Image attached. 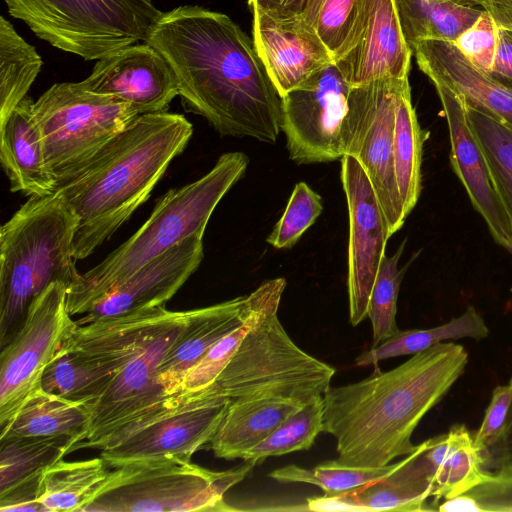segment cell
Here are the masks:
<instances>
[{"instance_id":"4","label":"cell","mask_w":512,"mask_h":512,"mask_svg":"<svg viewBox=\"0 0 512 512\" xmlns=\"http://www.w3.org/2000/svg\"><path fill=\"white\" fill-rule=\"evenodd\" d=\"M248 162L242 152L222 154L204 176L166 192L130 238L67 289L69 314H86L99 299L149 261L188 237L203 236L214 209L243 176Z\"/></svg>"},{"instance_id":"10","label":"cell","mask_w":512,"mask_h":512,"mask_svg":"<svg viewBox=\"0 0 512 512\" xmlns=\"http://www.w3.org/2000/svg\"><path fill=\"white\" fill-rule=\"evenodd\" d=\"M231 399L203 390L174 397L166 406L113 433L99 447L112 468L160 457L191 460L217 431Z\"/></svg>"},{"instance_id":"16","label":"cell","mask_w":512,"mask_h":512,"mask_svg":"<svg viewBox=\"0 0 512 512\" xmlns=\"http://www.w3.org/2000/svg\"><path fill=\"white\" fill-rule=\"evenodd\" d=\"M341 179L349 215V317L356 326L368 315L370 294L391 236L369 177L354 157L341 158Z\"/></svg>"},{"instance_id":"26","label":"cell","mask_w":512,"mask_h":512,"mask_svg":"<svg viewBox=\"0 0 512 512\" xmlns=\"http://www.w3.org/2000/svg\"><path fill=\"white\" fill-rule=\"evenodd\" d=\"M89 421L87 405L40 388L25 401L14 418L0 429V439L68 436L75 445L83 439Z\"/></svg>"},{"instance_id":"46","label":"cell","mask_w":512,"mask_h":512,"mask_svg":"<svg viewBox=\"0 0 512 512\" xmlns=\"http://www.w3.org/2000/svg\"><path fill=\"white\" fill-rule=\"evenodd\" d=\"M43 472L25 478L0 492V511L47 512L40 502Z\"/></svg>"},{"instance_id":"41","label":"cell","mask_w":512,"mask_h":512,"mask_svg":"<svg viewBox=\"0 0 512 512\" xmlns=\"http://www.w3.org/2000/svg\"><path fill=\"white\" fill-rule=\"evenodd\" d=\"M465 58L479 70L489 73L498 46V25L483 9L479 18L453 42Z\"/></svg>"},{"instance_id":"18","label":"cell","mask_w":512,"mask_h":512,"mask_svg":"<svg viewBox=\"0 0 512 512\" xmlns=\"http://www.w3.org/2000/svg\"><path fill=\"white\" fill-rule=\"evenodd\" d=\"M432 83L445 114L454 171L494 240L512 254V223L497 191L485 154L468 123L464 102L441 82Z\"/></svg>"},{"instance_id":"11","label":"cell","mask_w":512,"mask_h":512,"mask_svg":"<svg viewBox=\"0 0 512 512\" xmlns=\"http://www.w3.org/2000/svg\"><path fill=\"white\" fill-rule=\"evenodd\" d=\"M189 311L167 310L103 394L88 405L90 421L72 451L97 448L120 428L169 404L159 380L161 362L188 320Z\"/></svg>"},{"instance_id":"13","label":"cell","mask_w":512,"mask_h":512,"mask_svg":"<svg viewBox=\"0 0 512 512\" xmlns=\"http://www.w3.org/2000/svg\"><path fill=\"white\" fill-rule=\"evenodd\" d=\"M67 285L51 283L28 308L21 328L1 348L0 429L41 388L42 374L76 325L67 309Z\"/></svg>"},{"instance_id":"2","label":"cell","mask_w":512,"mask_h":512,"mask_svg":"<svg viewBox=\"0 0 512 512\" xmlns=\"http://www.w3.org/2000/svg\"><path fill=\"white\" fill-rule=\"evenodd\" d=\"M468 363L454 342L434 345L388 371L324 393L323 432L336 439L338 460L382 467L412 453L421 419L448 393Z\"/></svg>"},{"instance_id":"31","label":"cell","mask_w":512,"mask_h":512,"mask_svg":"<svg viewBox=\"0 0 512 512\" xmlns=\"http://www.w3.org/2000/svg\"><path fill=\"white\" fill-rule=\"evenodd\" d=\"M114 376L113 372L72 349L63 339L42 374L41 388L88 406L103 394Z\"/></svg>"},{"instance_id":"51","label":"cell","mask_w":512,"mask_h":512,"mask_svg":"<svg viewBox=\"0 0 512 512\" xmlns=\"http://www.w3.org/2000/svg\"><path fill=\"white\" fill-rule=\"evenodd\" d=\"M454 1L464 4V5H467V6H471V7H475V6L483 7V5L485 4V2L487 0H454Z\"/></svg>"},{"instance_id":"21","label":"cell","mask_w":512,"mask_h":512,"mask_svg":"<svg viewBox=\"0 0 512 512\" xmlns=\"http://www.w3.org/2000/svg\"><path fill=\"white\" fill-rule=\"evenodd\" d=\"M252 12L255 49L281 97L334 63L313 27Z\"/></svg>"},{"instance_id":"14","label":"cell","mask_w":512,"mask_h":512,"mask_svg":"<svg viewBox=\"0 0 512 512\" xmlns=\"http://www.w3.org/2000/svg\"><path fill=\"white\" fill-rule=\"evenodd\" d=\"M351 87L334 63L281 97V131L298 164L343 157V127Z\"/></svg>"},{"instance_id":"6","label":"cell","mask_w":512,"mask_h":512,"mask_svg":"<svg viewBox=\"0 0 512 512\" xmlns=\"http://www.w3.org/2000/svg\"><path fill=\"white\" fill-rule=\"evenodd\" d=\"M284 289L268 300L234 354L207 388L233 400L276 398L306 404L323 396L335 369L299 348L278 318ZM206 390V389H205Z\"/></svg>"},{"instance_id":"19","label":"cell","mask_w":512,"mask_h":512,"mask_svg":"<svg viewBox=\"0 0 512 512\" xmlns=\"http://www.w3.org/2000/svg\"><path fill=\"white\" fill-rule=\"evenodd\" d=\"M203 236L194 235L146 263L111 289L76 324L165 306L202 262Z\"/></svg>"},{"instance_id":"15","label":"cell","mask_w":512,"mask_h":512,"mask_svg":"<svg viewBox=\"0 0 512 512\" xmlns=\"http://www.w3.org/2000/svg\"><path fill=\"white\" fill-rule=\"evenodd\" d=\"M412 54L395 0H357L350 30L333 62L354 87L408 77Z\"/></svg>"},{"instance_id":"29","label":"cell","mask_w":512,"mask_h":512,"mask_svg":"<svg viewBox=\"0 0 512 512\" xmlns=\"http://www.w3.org/2000/svg\"><path fill=\"white\" fill-rule=\"evenodd\" d=\"M424 132L418 123L406 78L397 94L393 135V163L398 191L406 215L421 192V162Z\"/></svg>"},{"instance_id":"28","label":"cell","mask_w":512,"mask_h":512,"mask_svg":"<svg viewBox=\"0 0 512 512\" xmlns=\"http://www.w3.org/2000/svg\"><path fill=\"white\" fill-rule=\"evenodd\" d=\"M395 3L411 51L427 40L453 43L483 12L454 0H395Z\"/></svg>"},{"instance_id":"3","label":"cell","mask_w":512,"mask_h":512,"mask_svg":"<svg viewBox=\"0 0 512 512\" xmlns=\"http://www.w3.org/2000/svg\"><path fill=\"white\" fill-rule=\"evenodd\" d=\"M192 134L181 114H141L58 186L78 219L76 260L90 256L146 202Z\"/></svg>"},{"instance_id":"38","label":"cell","mask_w":512,"mask_h":512,"mask_svg":"<svg viewBox=\"0 0 512 512\" xmlns=\"http://www.w3.org/2000/svg\"><path fill=\"white\" fill-rule=\"evenodd\" d=\"M397 466L398 462L382 467L354 466L336 459L310 469L291 464L274 470L270 477L284 483L313 484L323 490L324 496H335L382 478Z\"/></svg>"},{"instance_id":"1","label":"cell","mask_w":512,"mask_h":512,"mask_svg":"<svg viewBox=\"0 0 512 512\" xmlns=\"http://www.w3.org/2000/svg\"><path fill=\"white\" fill-rule=\"evenodd\" d=\"M144 42L167 61L186 111L223 136L277 141L281 96L253 40L228 15L178 6L161 13Z\"/></svg>"},{"instance_id":"24","label":"cell","mask_w":512,"mask_h":512,"mask_svg":"<svg viewBox=\"0 0 512 512\" xmlns=\"http://www.w3.org/2000/svg\"><path fill=\"white\" fill-rule=\"evenodd\" d=\"M33 104L27 95L0 123V162L12 192L43 197L58 185L46 164Z\"/></svg>"},{"instance_id":"36","label":"cell","mask_w":512,"mask_h":512,"mask_svg":"<svg viewBox=\"0 0 512 512\" xmlns=\"http://www.w3.org/2000/svg\"><path fill=\"white\" fill-rule=\"evenodd\" d=\"M285 287L286 280L282 277L266 281L258 287L259 298L249 317L215 343L186 373L175 397L190 396L210 387L253 326L268 300L275 292Z\"/></svg>"},{"instance_id":"17","label":"cell","mask_w":512,"mask_h":512,"mask_svg":"<svg viewBox=\"0 0 512 512\" xmlns=\"http://www.w3.org/2000/svg\"><path fill=\"white\" fill-rule=\"evenodd\" d=\"M81 85L95 94L128 103L140 114L167 112L179 96L165 58L150 44L135 43L96 60Z\"/></svg>"},{"instance_id":"39","label":"cell","mask_w":512,"mask_h":512,"mask_svg":"<svg viewBox=\"0 0 512 512\" xmlns=\"http://www.w3.org/2000/svg\"><path fill=\"white\" fill-rule=\"evenodd\" d=\"M404 247L405 241L392 256L385 255L377 272L369 298L367 315L372 325V346L378 345L399 330L396 323L398 294L407 267L411 262L402 269L398 268Z\"/></svg>"},{"instance_id":"50","label":"cell","mask_w":512,"mask_h":512,"mask_svg":"<svg viewBox=\"0 0 512 512\" xmlns=\"http://www.w3.org/2000/svg\"><path fill=\"white\" fill-rule=\"evenodd\" d=\"M436 509L443 512H480L477 502L466 493L445 499L443 502L439 503Z\"/></svg>"},{"instance_id":"34","label":"cell","mask_w":512,"mask_h":512,"mask_svg":"<svg viewBox=\"0 0 512 512\" xmlns=\"http://www.w3.org/2000/svg\"><path fill=\"white\" fill-rule=\"evenodd\" d=\"M72 445L68 436L0 439V492L63 459Z\"/></svg>"},{"instance_id":"45","label":"cell","mask_w":512,"mask_h":512,"mask_svg":"<svg viewBox=\"0 0 512 512\" xmlns=\"http://www.w3.org/2000/svg\"><path fill=\"white\" fill-rule=\"evenodd\" d=\"M323 0H248L252 11L281 23H305L313 27Z\"/></svg>"},{"instance_id":"48","label":"cell","mask_w":512,"mask_h":512,"mask_svg":"<svg viewBox=\"0 0 512 512\" xmlns=\"http://www.w3.org/2000/svg\"><path fill=\"white\" fill-rule=\"evenodd\" d=\"M512 90V29L498 26V46L493 67L487 73Z\"/></svg>"},{"instance_id":"20","label":"cell","mask_w":512,"mask_h":512,"mask_svg":"<svg viewBox=\"0 0 512 512\" xmlns=\"http://www.w3.org/2000/svg\"><path fill=\"white\" fill-rule=\"evenodd\" d=\"M426 441L398 462L388 475L335 496L307 499L317 512L426 511L435 469L426 453Z\"/></svg>"},{"instance_id":"9","label":"cell","mask_w":512,"mask_h":512,"mask_svg":"<svg viewBox=\"0 0 512 512\" xmlns=\"http://www.w3.org/2000/svg\"><path fill=\"white\" fill-rule=\"evenodd\" d=\"M33 112L58 186L141 115L132 105L90 92L80 82L53 84L34 101Z\"/></svg>"},{"instance_id":"8","label":"cell","mask_w":512,"mask_h":512,"mask_svg":"<svg viewBox=\"0 0 512 512\" xmlns=\"http://www.w3.org/2000/svg\"><path fill=\"white\" fill-rule=\"evenodd\" d=\"M40 39L84 60H98L145 39L161 15L152 0H3Z\"/></svg>"},{"instance_id":"43","label":"cell","mask_w":512,"mask_h":512,"mask_svg":"<svg viewBox=\"0 0 512 512\" xmlns=\"http://www.w3.org/2000/svg\"><path fill=\"white\" fill-rule=\"evenodd\" d=\"M480 512H512V468L487 471L483 481L466 492Z\"/></svg>"},{"instance_id":"5","label":"cell","mask_w":512,"mask_h":512,"mask_svg":"<svg viewBox=\"0 0 512 512\" xmlns=\"http://www.w3.org/2000/svg\"><path fill=\"white\" fill-rule=\"evenodd\" d=\"M78 219L63 195L30 197L0 229V346L24 323L51 283L76 284L73 239ZM67 288V289H68Z\"/></svg>"},{"instance_id":"23","label":"cell","mask_w":512,"mask_h":512,"mask_svg":"<svg viewBox=\"0 0 512 512\" xmlns=\"http://www.w3.org/2000/svg\"><path fill=\"white\" fill-rule=\"evenodd\" d=\"M412 52L431 82H441L512 129V90L471 64L452 42L427 40Z\"/></svg>"},{"instance_id":"27","label":"cell","mask_w":512,"mask_h":512,"mask_svg":"<svg viewBox=\"0 0 512 512\" xmlns=\"http://www.w3.org/2000/svg\"><path fill=\"white\" fill-rule=\"evenodd\" d=\"M109 467L102 457L55 462L43 471L40 502L47 512H83L103 488Z\"/></svg>"},{"instance_id":"25","label":"cell","mask_w":512,"mask_h":512,"mask_svg":"<svg viewBox=\"0 0 512 512\" xmlns=\"http://www.w3.org/2000/svg\"><path fill=\"white\" fill-rule=\"evenodd\" d=\"M303 404L276 398L231 401L209 447L226 460L243 459L286 417Z\"/></svg>"},{"instance_id":"47","label":"cell","mask_w":512,"mask_h":512,"mask_svg":"<svg viewBox=\"0 0 512 512\" xmlns=\"http://www.w3.org/2000/svg\"><path fill=\"white\" fill-rule=\"evenodd\" d=\"M512 384V377L509 381ZM482 467L487 471L512 468V399L506 421L498 438L481 452Z\"/></svg>"},{"instance_id":"30","label":"cell","mask_w":512,"mask_h":512,"mask_svg":"<svg viewBox=\"0 0 512 512\" xmlns=\"http://www.w3.org/2000/svg\"><path fill=\"white\" fill-rule=\"evenodd\" d=\"M489 329L482 316L473 306L442 325L427 329L398 330L376 346L362 352L356 359L357 366L377 364L385 359L415 355L434 345L448 340L470 338L481 340L488 336Z\"/></svg>"},{"instance_id":"42","label":"cell","mask_w":512,"mask_h":512,"mask_svg":"<svg viewBox=\"0 0 512 512\" xmlns=\"http://www.w3.org/2000/svg\"><path fill=\"white\" fill-rule=\"evenodd\" d=\"M357 0H323L313 28L332 58L350 30Z\"/></svg>"},{"instance_id":"32","label":"cell","mask_w":512,"mask_h":512,"mask_svg":"<svg viewBox=\"0 0 512 512\" xmlns=\"http://www.w3.org/2000/svg\"><path fill=\"white\" fill-rule=\"evenodd\" d=\"M34 46L0 16V123L27 96L42 67Z\"/></svg>"},{"instance_id":"7","label":"cell","mask_w":512,"mask_h":512,"mask_svg":"<svg viewBox=\"0 0 512 512\" xmlns=\"http://www.w3.org/2000/svg\"><path fill=\"white\" fill-rule=\"evenodd\" d=\"M212 471L191 460L160 457L114 468L83 512H192L235 510L224 494L253 467L246 462Z\"/></svg>"},{"instance_id":"35","label":"cell","mask_w":512,"mask_h":512,"mask_svg":"<svg viewBox=\"0 0 512 512\" xmlns=\"http://www.w3.org/2000/svg\"><path fill=\"white\" fill-rule=\"evenodd\" d=\"M463 102L470 128L485 154L512 223V129L483 108L465 100Z\"/></svg>"},{"instance_id":"44","label":"cell","mask_w":512,"mask_h":512,"mask_svg":"<svg viewBox=\"0 0 512 512\" xmlns=\"http://www.w3.org/2000/svg\"><path fill=\"white\" fill-rule=\"evenodd\" d=\"M512 399V384L498 385L492 391L490 403L483 421L473 435L475 447L480 451L488 448L500 435L506 421Z\"/></svg>"},{"instance_id":"49","label":"cell","mask_w":512,"mask_h":512,"mask_svg":"<svg viewBox=\"0 0 512 512\" xmlns=\"http://www.w3.org/2000/svg\"><path fill=\"white\" fill-rule=\"evenodd\" d=\"M499 27L512 29V0H487L483 5Z\"/></svg>"},{"instance_id":"12","label":"cell","mask_w":512,"mask_h":512,"mask_svg":"<svg viewBox=\"0 0 512 512\" xmlns=\"http://www.w3.org/2000/svg\"><path fill=\"white\" fill-rule=\"evenodd\" d=\"M406 78L378 79L351 87L343 127V156L354 157L367 173L390 236L406 219L393 163L396 99Z\"/></svg>"},{"instance_id":"22","label":"cell","mask_w":512,"mask_h":512,"mask_svg":"<svg viewBox=\"0 0 512 512\" xmlns=\"http://www.w3.org/2000/svg\"><path fill=\"white\" fill-rule=\"evenodd\" d=\"M258 298L257 288L246 296L189 310L187 322L159 368V380L170 397L176 396L186 373L205 353L249 317Z\"/></svg>"},{"instance_id":"40","label":"cell","mask_w":512,"mask_h":512,"mask_svg":"<svg viewBox=\"0 0 512 512\" xmlns=\"http://www.w3.org/2000/svg\"><path fill=\"white\" fill-rule=\"evenodd\" d=\"M322 210L321 196L305 182L297 183L283 215L266 241L277 249L292 248Z\"/></svg>"},{"instance_id":"37","label":"cell","mask_w":512,"mask_h":512,"mask_svg":"<svg viewBox=\"0 0 512 512\" xmlns=\"http://www.w3.org/2000/svg\"><path fill=\"white\" fill-rule=\"evenodd\" d=\"M324 399L320 396L291 413L242 460L255 465L267 457L309 449L323 432Z\"/></svg>"},{"instance_id":"33","label":"cell","mask_w":512,"mask_h":512,"mask_svg":"<svg viewBox=\"0 0 512 512\" xmlns=\"http://www.w3.org/2000/svg\"><path fill=\"white\" fill-rule=\"evenodd\" d=\"M448 435V449L433 477V510L442 499L464 494L480 484L487 472L482 467L481 452L466 426L454 425Z\"/></svg>"}]
</instances>
